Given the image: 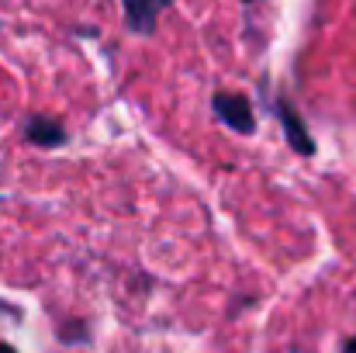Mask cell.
<instances>
[{
  "mask_svg": "<svg viewBox=\"0 0 356 353\" xmlns=\"http://www.w3.org/2000/svg\"><path fill=\"white\" fill-rule=\"evenodd\" d=\"M211 108H215L218 121H225V125H229L232 132H238V135H249V132L256 128L252 104H249V97H245V94L218 91V94H215V101H211Z\"/></svg>",
  "mask_w": 356,
  "mask_h": 353,
  "instance_id": "cell-1",
  "label": "cell"
},
{
  "mask_svg": "<svg viewBox=\"0 0 356 353\" xmlns=\"http://www.w3.org/2000/svg\"><path fill=\"white\" fill-rule=\"evenodd\" d=\"M277 118H280V125H284V135H287V142H291V149L294 152H301V156H312L315 152V142L308 139V128H305V121L298 118V111L291 108V101H277Z\"/></svg>",
  "mask_w": 356,
  "mask_h": 353,
  "instance_id": "cell-3",
  "label": "cell"
},
{
  "mask_svg": "<svg viewBox=\"0 0 356 353\" xmlns=\"http://www.w3.org/2000/svg\"><path fill=\"white\" fill-rule=\"evenodd\" d=\"M343 353H356V336H350V340H346V347H343Z\"/></svg>",
  "mask_w": 356,
  "mask_h": 353,
  "instance_id": "cell-5",
  "label": "cell"
},
{
  "mask_svg": "<svg viewBox=\"0 0 356 353\" xmlns=\"http://www.w3.org/2000/svg\"><path fill=\"white\" fill-rule=\"evenodd\" d=\"M245 3H252V0H245Z\"/></svg>",
  "mask_w": 356,
  "mask_h": 353,
  "instance_id": "cell-7",
  "label": "cell"
},
{
  "mask_svg": "<svg viewBox=\"0 0 356 353\" xmlns=\"http://www.w3.org/2000/svg\"><path fill=\"white\" fill-rule=\"evenodd\" d=\"M170 3H173V0H121L128 31H135V35H152L156 24H159V17H163V10H166Z\"/></svg>",
  "mask_w": 356,
  "mask_h": 353,
  "instance_id": "cell-2",
  "label": "cell"
},
{
  "mask_svg": "<svg viewBox=\"0 0 356 353\" xmlns=\"http://www.w3.org/2000/svg\"><path fill=\"white\" fill-rule=\"evenodd\" d=\"M0 353H17V350H14L10 343H3V340H0Z\"/></svg>",
  "mask_w": 356,
  "mask_h": 353,
  "instance_id": "cell-6",
  "label": "cell"
},
{
  "mask_svg": "<svg viewBox=\"0 0 356 353\" xmlns=\"http://www.w3.org/2000/svg\"><path fill=\"white\" fill-rule=\"evenodd\" d=\"M24 135H28L35 146H45V149H52V146H63V142H66V128H63L56 118H49V115L28 118Z\"/></svg>",
  "mask_w": 356,
  "mask_h": 353,
  "instance_id": "cell-4",
  "label": "cell"
}]
</instances>
